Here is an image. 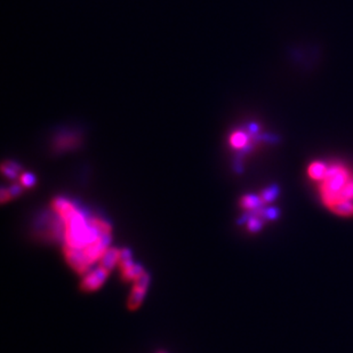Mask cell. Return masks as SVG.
<instances>
[{
  "mask_svg": "<svg viewBox=\"0 0 353 353\" xmlns=\"http://www.w3.org/2000/svg\"><path fill=\"white\" fill-rule=\"evenodd\" d=\"M319 183L321 202L332 212L339 206L353 202V173L343 164H327L326 174Z\"/></svg>",
  "mask_w": 353,
  "mask_h": 353,
  "instance_id": "2",
  "label": "cell"
},
{
  "mask_svg": "<svg viewBox=\"0 0 353 353\" xmlns=\"http://www.w3.org/2000/svg\"><path fill=\"white\" fill-rule=\"evenodd\" d=\"M52 206L63 220L65 245L81 249L102 235H111L100 233L91 222L87 223L83 214L67 199H54Z\"/></svg>",
  "mask_w": 353,
  "mask_h": 353,
  "instance_id": "1",
  "label": "cell"
},
{
  "mask_svg": "<svg viewBox=\"0 0 353 353\" xmlns=\"http://www.w3.org/2000/svg\"><path fill=\"white\" fill-rule=\"evenodd\" d=\"M120 254L121 250H119L118 248H115V247L107 249V252L103 254L101 259H100V266H102V268H105V269L110 271V270L115 268L117 263H119Z\"/></svg>",
  "mask_w": 353,
  "mask_h": 353,
  "instance_id": "6",
  "label": "cell"
},
{
  "mask_svg": "<svg viewBox=\"0 0 353 353\" xmlns=\"http://www.w3.org/2000/svg\"><path fill=\"white\" fill-rule=\"evenodd\" d=\"M21 183L25 186V188H31L32 185L36 183V178L30 173H25L23 175L21 176Z\"/></svg>",
  "mask_w": 353,
  "mask_h": 353,
  "instance_id": "13",
  "label": "cell"
},
{
  "mask_svg": "<svg viewBox=\"0 0 353 353\" xmlns=\"http://www.w3.org/2000/svg\"><path fill=\"white\" fill-rule=\"evenodd\" d=\"M10 198H12V195H10V190L3 189V190H1V202L5 204V202H8Z\"/></svg>",
  "mask_w": 353,
  "mask_h": 353,
  "instance_id": "16",
  "label": "cell"
},
{
  "mask_svg": "<svg viewBox=\"0 0 353 353\" xmlns=\"http://www.w3.org/2000/svg\"><path fill=\"white\" fill-rule=\"evenodd\" d=\"M149 281H150V278L147 273H143L138 279L135 280L134 287H133L129 301H128L129 309L136 310L138 306H141L142 301L145 299V292L148 288Z\"/></svg>",
  "mask_w": 353,
  "mask_h": 353,
  "instance_id": "5",
  "label": "cell"
},
{
  "mask_svg": "<svg viewBox=\"0 0 353 353\" xmlns=\"http://www.w3.org/2000/svg\"><path fill=\"white\" fill-rule=\"evenodd\" d=\"M10 192L12 197H17V195H20L21 188L17 184L12 185L10 188Z\"/></svg>",
  "mask_w": 353,
  "mask_h": 353,
  "instance_id": "17",
  "label": "cell"
},
{
  "mask_svg": "<svg viewBox=\"0 0 353 353\" xmlns=\"http://www.w3.org/2000/svg\"><path fill=\"white\" fill-rule=\"evenodd\" d=\"M64 255L67 259V263L72 266V269L76 272L83 273L87 272V270L89 269V263L87 262V259L85 257L84 253L81 252V249L74 248L70 246L64 245Z\"/></svg>",
  "mask_w": 353,
  "mask_h": 353,
  "instance_id": "3",
  "label": "cell"
},
{
  "mask_svg": "<svg viewBox=\"0 0 353 353\" xmlns=\"http://www.w3.org/2000/svg\"><path fill=\"white\" fill-rule=\"evenodd\" d=\"M1 169H3V173L7 176V178H15L17 176V171H20V167H17V165H14L13 162H10L8 165L3 164Z\"/></svg>",
  "mask_w": 353,
  "mask_h": 353,
  "instance_id": "11",
  "label": "cell"
},
{
  "mask_svg": "<svg viewBox=\"0 0 353 353\" xmlns=\"http://www.w3.org/2000/svg\"><path fill=\"white\" fill-rule=\"evenodd\" d=\"M327 164L323 162H313L308 167V175L311 180L320 182L326 174Z\"/></svg>",
  "mask_w": 353,
  "mask_h": 353,
  "instance_id": "7",
  "label": "cell"
},
{
  "mask_svg": "<svg viewBox=\"0 0 353 353\" xmlns=\"http://www.w3.org/2000/svg\"><path fill=\"white\" fill-rule=\"evenodd\" d=\"M263 202L261 197H256V195H245L240 202L242 208L249 209V211H254V209H259L262 205Z\"/></svg>",
  "mask_w": 353,
  "mask_h": 353,
  "instance_id": "9",
  "label": "cell"
},
{
  "mask_svg": "<svg viewBox=\"0 0 353 353\" xmlns=\"http://www.w3.org/2000/svg\"><path fill=\"white\" fill-rule=\"evenodd\" d=\"M109 272H110L109 270L98 266V269L88 273L87 276L83 279V283L81 285V290H85V292L98 290L103 285L105 279L108 278Z\"/></svg>",
  "mask_w": 353,
  "mask_h": 353,
  "instance_id": "4",
  "label": "cell"
},
{
  "mask_svg": "<svg viewBox=\"0 0 353 353\" xmlns=\"http://www.w3.org/2000/svg\"><path fill=\"white\" fill-rule=\"evenodd\" d=\"M248 143V135L242 131H237L230 136V145L235 149L245 148Z\"/></svg>",
  "mask_w": 353,
  "mask_h": 353,
  "instance_id": "8",
  "label": "cell"
},
{
  "mask_svg": "<svg viewBox=\"0 0 353 353\" xmlns=\"http://www.w3.org/2000/svg\"><path fill=\"white\" fill-rule=\"evenodd\" d=\"M264 216H266L268 219H277L278 217V211L276 208H268L264 211Z\"/></svg>",
  "mask_w": 353,
  "mask_h": 353,
  "instance_id": "15",
  "label": "cell"
},
{
  "mask_svg": "<svg viewBox=\"0 0 353 353\" xmlns=\"http://www.w3.org/2000/svg\"><path fill=\"white\" fill-rule=\"evenodd\" d=\"M277 193H278V190H277V188H275V186L266 189V191L263 192L262 195H261V199H262L263 204L275 200L277 197Z\"/></svg>",
  "mask_w": 353,
  "mask_h": 353,
  "instance_id": "12",
  "label": "cell"
},
{
  "mask_svg": "<svg viewBox=\"0 0 353 353\" xmlns=\"http://www.w3.org/2000/svg\"><path fill=\"white\" fill-rule=\"evenodd\" d=\"M143 273H145L143 268H142L141 266H138V264H134V266L129 268V269L122 271V279L126 280V281H131V280L135 281V280L138 279Z\"/></svg>",
  "mask_w": 353,
  "mask_h": 353,
  "instance_id": "10",
  "label": "cell"
},
{
  "mask_svg": "<svg viewBox=\"0 0 353 353\" xmlns=\"http://www.w3.org/2000/svg\"><path fill=\"white\" fill-rule=\"evenodd\" d=\"M261 226H262V222H261L257 217H255V216L248 220L249 231L256 233V231H259V230L261 229Z\"/></svg>",
  "mask_w": 353,
  "mask_h": 353,
  "instance_id": "14",
  "label": "cell"
}]
</instances>
